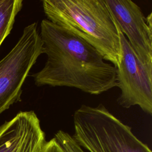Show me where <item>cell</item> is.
Listing matches in <instances>:
<instances>
[{
	"instance_id": "1",
	"label": "cell",
	"mask_w": 152,
	"mask_h": 152,
	"mask_svg": "<svg viewBox=\"0 0 152 152\" xmlns=\"http://www.w3.org/2000/svg\"><path fill=\"white\" fill-rule=\"evenodd\" d=\"M43 68L32 75L37 86L69 87L98 95L116 87V70L85 40L44 19L40 23Z\"/></svg>"
},
{
	"instance_id": "2",
	"label": "cell",
	"mask_w": 152,
	"mask_h": 152,
	"mask_svg": "<svg viewBox=\"0 0 152 152\" xmlns=\"http://www.w3.org/2000/svg\"><path fill=\"white\" fill-rule=\"evenodd\" d=\"M42 4L47 20L85 40L116 66L119 30L105 0H44Z\"/></svg>"
},
{
	"instance_id": "3",
	"label": "cell",
	"mask_w": 152,
	"mask_h": 152,
	"mask_svg": "<svg viewBox=\"0 0 152 152\" xmlns=\"http://www.w3.org/2000/svg\"><path fill=\"white\" fill-rule=\"evenodd\" d=\"M76 142L86 152H151L131 128L112 114L102 103L81 105L74 113Z\"/></svg>"
},
{
	"instance_id": "4",
	"label": "cell",
	"mask_w": 152,
	"mask_h": 152,
	"mask_svg": "<svg viewBox=\"0 0 152 152\" xmlns=\"http://www.w3.org/2000/svg\"><path fill=\"white\" fill-rule=\"evenodd\" d=\"M42 50L43 43L34 22L24 27L16 45L0 61V114L21 100L23 84Z\"/></svg>"
},
{
	"instance_id": "5",
	"label": "cell",
	"mask_w": 152,
	"mask_h": 152,
	"mask_svg": "<svg viewBox=\"0 0 152 152\" xmlns=\"http://www.w3.org/2000/svg\"><path fill=\"white\" fill-rule=\"evenodd\" d=\"M120 56L116 66V86L121 90L119 105L126 109L138 106L152 113V68L138 59L125 35L120 31Z\"/></svg>"
},
{
	"instance_id": "6",
	"label": "cell",
	"mask_w": 152,
	"mask_h": 152,
	"mask_svg": "<svg viewBox=\"0 0 152 152\" xmlns=\"http://www.w3.org/2000/svg\"><path fill=\"white\" fill-rule=\"evenodd\" d=\"M119 29L140 61L152 68V13L145 17L131 0H105Z\"/></svg>"
},
{
	"instance_id": "7",
	"label": "cell",
	"mask_w": 152,
	"mask_h": 152,
	"mask_svg": "<svg viewBox=\"0 0 152 152\" xmlns=\"http://www.w3.org/2000/svg\"><path fill=\"white\" fill-rule=\"evenodd\" d=\"M46 141L33 110L20 112L0 125V152H43Z\"/></svg>"
},
{
	"instance_id": "8",
	"label": "cell",
	"mask_w": 152,
	"mask_h": 152,
	"mask_svg": "<svg viewBox=\"0 0 152 152\" xmlns=\"http://www.w3.org/2000/svg\"><path fill=\"white\" fill-rule=\"evenodd\" d=\"M22 7V0H0V46L11 33L15 17Z\"/></svg>"
},
{
	"instance_id": "9",
	"label": "cell",
	"mask_w": 152,
	"mask_h": 152,
	"mask_svg": "<svg viewBox=\"0 0 152 152\" xmlns=\"http://www.w3.org/2000/svg\"><path fill=\"white\" fill-rule=\"evenodd\" d=\"M61 147L65 152H86L74 140L69 133L59 130L54 136Z\"/></svg>"
},
{
	"instance_id": "10",
	"label": "cell",
	"mask_w": 152,
	"mask_h": 152,
	"mask_svg": "<svg viewBox=\"0 0 152 152\" xmlns=\"http://www.w3.org/2000/svg\"><path fill=\"white\" fill-rule=\"evenodd\" d=\"M43 152H65L53 137L46 142Z\"/></svg>"
}]
</instances>
